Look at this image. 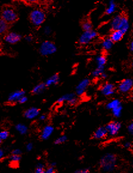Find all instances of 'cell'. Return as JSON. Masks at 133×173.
I'll return each mask as SVG.
<instances>
[{
  "instance_id": "obj_8",
  "label": "cell",
  "mask_w": 133,
  "mask_h": 173,
  "mask_svg": "<svg viewBox=\"0 0 133 173\" xmlns=\"http://www.w3.org/2000/svg\"><path fill=\"white\" fill-rule=\"evenodd\" d=\"M108 133L111 136H116L120 131L121 128V124L118 121H112L107 124L105 127Z\"/></svg>"
},
{
  "instance_id": "obj_7",
  "label": "cell",
  "mask_w": 133,
  "mask_h": 173,
  "mask_svg": "<svg viewBox=\"0 0 133 173\" xmlns=\"http://www.w3.org/2000/svg\"><path fill=\"white\" fill-rule=\"evenodd\" d=\"M133 88V80L132 79H126L122 80L118 85V90L123 94L131 92Z\"/></svg>"
},
{
  "instance_id": "obj_5",
  "label": "cell",
  "mask_w": 133,
  "mask_h": 173,
  "mask_svg": "<svg viewBox=\"0 0 133 173\" xmlns=\"http://www.w3.org/2000/svg\"><path fill=\"white\" fill-rule=\"evenodd\" d=\"M98 35L97 32L92 29L88 31H84L79 38V42L81 44H87L95 39Z\"/></svg>"
},
{
  "instance_id": "obj_40",
  "label": "cell",
  "mask_w": 133,
  "mask_h": 173,
  "mask_svg": "<svg viewBox=\"0 0 133 173\" xmlns=\"http://www.w3.org/2000/svg\"><path fill=\"white\" fill-rule=\"evenodd\" d=\"M27 100H28V99H27V97L26 95H25V96L22 97L20 99V100L19 101L18 103L21 104H25V103H26L27 101Z\"/></svg>"
},
{
  "instance_id": "obj_30",
  "label": "cell",
  "mask_w": 133,
  "mask_h": 173,
  "mask_svg": "<svg viewBox=\"0 0 133 173\" xmlns=\"http://www.w3.org/2000/svg\"><path fill=\"white\" fill-rule=\"evenodd\" d=\"M122 110H123V106L122 105L113 109L112 110V114L114 115V117L115 118H120L121 115V113H122Z\"/></svg>"
},
{
  "instance_id": "obj_42",
  "label": "cell",
  "mask_w": 133,
  "mask_h": 173,
  "mask_svg": "<svg viewBox=\"0 0 133 173\" xmlns=\"http://www.w3.org/2000/svg\"><path fill=\"white\" fill-rule=\"evenodd\" d=\"M47 119V116L45 115H41L39 116V119L41 121H44Z\"/></svg>"
},
{
  "instance_id": "obj_39",
  "label": "cell",
  "mask_w": 133,
  "mask_h": 173,
  "mask_svg": "<svg viewBox=\"0 0 133 173\" xmlns=\"http://www.w3.org/2000/svg\"><path fill=\"white\" fill-rule=\"evenodd\" d=\"M45 173H56V168L49 166V167L46 169Z\"/></svg>"
},
{
  "instance_id": "obj_25",
  "label": "cell",
  "mask_w": 133,
  "mask_h": 173,
  "mask_svg": "<svg viewBox=\"0 0 133 173\" xmlns=\"http://www.w3.org/2000/svg\"><path fill=\"white\" fill-rule=\"evenodd\" d=\"M117 8V4L114 0H112L109 2V5L106 10V14L108 15H110L113 14Z\"/></svg>"
},
{
  "instance_id": "obj_23",
  "label": "cell",
  "mask_w": 133,
  "mask_h": 173,
  "mask_svg": "<svg viewBox=\"0 0 133 173\" xmlns=\"http://www.w3.org/2000/svg\"><path fill=\"white\" fill-rule=\"evenodd\" d=\"M114 42L112 41V40L109 38H106L104 39L102 43V46L103 49L105 50H109L112 49L113 45H114Z\"/></svg>"
},
{
  "instance_id": "obj_48",
  "label": "cell",
  "mask_w": 133,
  "mask_h": 173,
  "mask_svg": "<svg viewBox=\"0 0 133 173\" xmlns=\"http://www.w3.org/2000/svg\"><path fill=\"white\" fill-rule=\"evenodd\" d=\"M131 65H132V67L133 68V61H132V64H131Z\"/></svg>"
},
{
  "instance_id": "obj_36",
  "label": "cell",
  "mask_w": 133,
  "mask_h": 173,
  "mask_svg": "<svg viewBox=\"0 0 133 173\" xmlns=\"http://www.w3.org/2000/svg\"><path fill=\"white\" fill-rule=\"evenodd\" d=\"M74 173H90V171L88 169H82L76 170Z\"/></svg>"
},
{
  "instance_id": "obj_37",
  "label": "cell",
  "mask_w": 133,
  "mask_h": 173,
  "mask_svg": "<svg viewBox=\"0 0 133 173\" xmlns=\"http://www.w3.org/2000/svg\"><path fill=\"white\" fill-rule=\"evenodd\" d=\"M33 148V145L32 143H28L26 145V150L27 152H30Z\"/></svg>"
},
{
  "instance_id": "obj_17",
  "label": "cell",
  "mask_w": 133,
  "mask_h": 173,
  "mask_svg": "<svg viewBox=\"0 0 133 173\" xmlns=\"http://www.w3.org/2000/svg\"><path fill=\"white\" fill-rule=\"evenodd\" d=\"M129 27H130L129 21L127 17L123 15L119 30L121 31L124 34H125L127 32V31L129 30Z\"/></svg>"
},
{
  "instance_id": "obj_26",
  "label": "cell",
  "mask_w": 133,
  "mask_h": 173,
  "mask_svg": "<svg viewBox=\"0 0 133 173\" xmlns=\"http://www.w3.org/2000/svg\"><path fill=\"white\" fill-rule=\"evenodd\" d=\"M8 23L4 21L2 18H0V35L4 34L7 29H8Z\"/></svg>"
},
{
  "instance_id": "obj_45",
  "label": "cell",
  "mask_w": 133,
  "mask_h": 173,
  "mask_svg": "<svg viewBox=\"0 0 133 173\" xmlns=\"http://www.w3.org/2000/svg\"><path fill=\"white\" fill-rule=\"evenodd\" d=\"M129 49L130 50V51L133 53V40L130 43V45H129Z\"/></svg>"
},
{
  "instance_id": "obj_24",
  "label": "cell",
  "mask_w": 133,
  "mask_h": 173,
  "mask_svg": "<svg viewBox=\"0 0 133 173\" xmlns=\"http://www.w3.org/2000/svg\"><path fill=\"white\" fill-rule=\"evenodd\" d=\"M121 102L120 100H118V99H114L112 101H110L109 103H108L106 106V107L107 109L108 110H112L113 109L121 106Z\"/></svg>"
},
{
  "instance_id": "obj_46",
  "label": "cell",
  "mask_w": 133,
  "mask_h": 173,
  "mask_svg": "<svg viewBox=\"0 0 133 173\" xmlns=\"http://www.w3.org/2000/svg\"><path fill=\"white\" fill-rule=\"evenodd\" d=\"M100 77H101L102 79H106L107 77H108V75H107V74H106L105 73H103Z\"/></svg>"
},
{
  "instance_id": "obj_14",
  "label": "cell",
  "mask_w": 133,
  "mask_h": 173,
  "mask_svg": "<svg viewBox=\"0 0 133 173\" xmlns=\"http://www.w3.org/2000/svg\"><path fill=\"white\" fill-rule=\"evenodd\" d=\"M54 131V127L51 125H47L45 126L41 133V139L42 140H47L53 134Z\"/></svg>"
},
{
  "instance_id": "obj_20",
  "label": "cell",
  "mask_w": 133,
  "mask_h": 173,
  "mask_svg": "<svg viewBox=\"0 0 133 173\" xmlns=\"http://www.w3.org/2000/svg\"><path fill=\"white\" fill-rule=\"evenodd\" d=\"M46 85L44 83H41L33 87V88L32 90V93L35 95H39L45 91L46 88Z\"/></svg>"
},
{
  "instance_id": "obj_44",
  "label": "cell",
  "mask_w": 133,
  "mask_h": 173,
  "mask_svg": "<svg viewBox=\"0 0 133 173\" xmlns=\"http://www.w3.org/2000/svg\"><path fill=\"white\" fill-rule=\"evenodd\" d=\"M132 143H130V142H127V143H126L124 144V147H125L126 148H127V149H130V148L132 147Z\"/></svg>"
},
{
  "instance_id": "obj_34",
  "label": "cell",
  "mask_w": 133,
  "mask_h": 173,
  "mask_svg": "<svg viewBox=\"0 0 133 173\" xmlns=\"http://www.w3.org/2000/svg\"><path fill=\"white\" fill-rule=\"evenodd\" d=\"M43 32H44V34H45L47 35H50L51 34V28L49 26H45L44 28Z\"/></svg>"
},
{
  "instance_id": "obj_3",
  "label": "cell",
  "mask_w": 133,
  "mask_h": 173,
  "mask_svg": "<svg viewBox=\"0 0 133 173\" xmlns=\"http://www.w3.org/2000/svg\"><path fill=\"white\" fill-rule=\"evenodd\" d=\"M57 51L56 44L51 41H43L39 47V53L41 55L47 56L51 55Z\"/></svg>"
},
{
  "instance_id": "obj_29",
  "label": "cell",
  "mask_w": 133,
  "mask_h": 173,
  "mask_svg": "<svg viewBox=\"0 0 133 173\" xmlns=\"http://www.w3.org/2000/svg\"><path fill=\"white\" fill-rule=\"evenodd\" d=\"M45 166L42 163H38L35 167L34 173H45Z\"/></svg>"
},
{
  "instance_id": "obj_18",
  "label": "cell",
  "mask_w": 133,
  "mask_h": 173,
  "mask_svg": "<svg viewBox=\"0 0 133 173\" xmlns=\"http://www.w3.org/2000/svg\"><path fill=\"white\" fill-rule=\"evenodd\" d=\"M60 81V77L57 74H55L50 76L45 82V84L46 86H51L53 85H57L59 83Z\"/></svg>"
},
{
  "instance_id": "obj_38",
  "label": "cell",
  "mask_w": 133,
  "mask_h": 173,
  "mask_svg": "<svg viewBox=\"0 0 133 173\" xmlns=\"http://www.w3.org/2000/svg\"><path fill=\"white\" fill-rule=\"evenodd\" d=\"M127 129H128V131L129 133L132 134V136H133V121H132L129 125L128 127H127Z\"/></svg>"
},
{
  "instance_id": "obj_11",
  "label": "cell",
  "mask_w": 133,
  "mask_h": 173,
  "mask_svg": "<svg viewBox=\"0 0 133 173\" xmlns=\"http://www.w3.org/2000/svg\"><path fill=\"white\" fill-rule=\"evenodd\" d=\"M25 91L23 90H17L11 92L8 97L7 101L10 104H14L18 103L20 99L25 95Z\"/></svg>"
},
{
  "instance_id": "obj_33",
  "label": "cell",
  "mask_w": 133,
  "mask_h": 173,
  "mask_svg": "<svg viewBox=\"0 0 133 173\" xmlns=\"http://www.w3.org/2000/svg\"><path fill=\"white\" fill-rule=\"evenodd\" d=\"M10 136V134L8 133V131H0V139L2 141L5 140L6 139H7Z\"/></svg>"
},
{
  "instance_id": "obj_35",
  "label": "cell",
  "mask_w": 133,
  "mask_h": 173,
  "mask_svg": "<svg viewBox=\"0 0 133 173\" xmlns=\"http://www.w3.org/2000/svg\"><path fill=\"white\" fill-rule=\"evenodd\" d=\"M22 154V151L19 149H14L12 152H11V155H19L21 156Z\"/></svg>"
},
{
  "instance_id": "obj_19",
  "label": "cell",
  "mask_w": 133,
  "mask_h": 173,
  "mask_svg": "<svg viewBox=\"0 0 133 173\" xmlns=\"http://www.w3.org/2000/svg\"><path fill=\"white\" fill-rule=\"evenodd\" d=\"M124 35V34L120 30L114 31L111 35L110 38L114 43H116L121 41L123 39Z\"/></svg>"
},
{
  "instance_id": "obj_10",
  "label": "cell",
  "mask_w": 133,
  "mask_h": 173,
  "mask_svg": "<svg viewBox=\"0 0 133 173\" xmlns=\"http://www.w3.org/2000/svg\"><path fill=\"white\" fill-rule=\"evenodd\" d=\"M100 92L105 97L111 96L115 93V86L111 83H106L101 86Z\"/></svg>"
},
{
  "instance_id": "obj_12",
  "label": "cell",
  "mask_w": 133,
  "mask_h": 173,
  "mask_svg": "<svg viewBox=\"0 0 133 173\" xmlns=\"http://www.w3.org/2000/svg\"><path fill=\"white\" fill-rule=\"evenodd\" d=\"M21 40V36L19 34L14 32L7 33L4 37V41L10 44L17 43Z\"/></svg>"
},
{
  "instance_id": "obj_32",
  "label": "cell",
  "mask_w": 133,
  "mask_h": 173,
  "mask_svg": "<svg viewBox=\"0 0 133 173\" xmlns=\"http://www.w3.org/2000/svg\"><path fill=\"white\" fill-rule=\"evenodd\" d=\"M8 160L11 163H18L21 160V156L16 155H11Z\"/></svg>"
},
{
  "instance_id": "obj_21",
  "label": "cell",
  "mask_w": 133,
  "mask_h": 173,
  "mask_svg": "<svg viewBox=\"0 0 133 173\" xmlns=\"http://www.w3.org/2000/svg\"><path fill=\"white\" fill-rule=\"evenodd\" d=\"M96 64H97V68L105 69V66L107 62V59L105 56L104 55L98 56L96 58Z\"/></svg>"
},
{
  "instance_id": "obj_28",
  "label": "cell",
  "mask_w": 133,
  "mask_h": 173,
  "mask_svg": "<svg viewBox=\"0 0 133 173\" xmlns=\"http://www.w3.org/2000/svg\"><path fill=\"white\" fill-rule=\"evenodd\" d=\"M68 140V137L65 135H63L61 136L60 137H59L58 138H57L55 141H54V144L56 145H62L63 143H65L66 142H67Z\"/></svg>"
},
{
  "instance_id": "obj_2",
  "label": "cell",
  "mask_w": 133,
  "mask_h": 173,
  "mask_svg": "<svg viewBox=\"0 0 133 173\" xmlns=\"http://www.w3.org/2000/svg\"><path fill=\"white\" fill-rule=\"evenodd\" d=\"M31 23L35 26H40L45 20L46 15L41 9L33 10L29 16Z\"/></svg>"
},
{
  "instance_id": "obj_6",
  "label": "cell",
  "mask_w": 133,
  "mask_h": 173,
  "mask_svg": "<svg viewBox=\"0 0 133 173\" xmlns=\"http://www.w3.org/2000/svg\"><path fill=\"white\" fill-rule=\"evenodd\" d=\"M78 98L75 93H69L62 95L57 100V103H63L64 102L68 103L71 106H75L77 104Z\"/></svg>"
},
{
  "instance_id": "obj_31",
  "label": "cell",
  "mask_w": 133,
  "mask_h": 173,
  "mask_svg": "<svg viewBox=\"0 0 133 173\" xmlns=\"http://www.w3.org/2000/svg\"><path fill=\"white\" fill-rule=\"evenodd\" d=\"M103 73H105V69L96 68L92 72V76L94 77H100Z\"/></svg>"
},
{
  "instance_id": "obj_49",
  "label": "cell",
  "mask_w": 133,
  "mask_h": 173,
  "mask_svg": "<svg viewBox=\"0 0 133 173\" xmlns=\"http://www.w3.org/2000/svg\"><path fill=\"white\" fill-rule=\"evenodd\" d=\"M2 140H1V139H0V145H1V143H2Z\"/></svg>"
},
{
  "instance_id": "obj_47",
  "label": "cell",
  "mask_w": 133,
  "mask_h": 173,
  "mask_svg": "<svg viewBox=\"0 0 133 173\" xmlns=\"http://www.w3.org/2000/svg\"><path fill=\"white\" fill-rule=\"evenodd\" d=\"M131 98L133 100V89L132 90V91H131Z\"/></svg>"
},
{
  "instance_id": "obj_16",
  "label": "cell",
  "mask_w": 133,
  "mask_h": 173,
  "mask_svg": "<svg viewBox=\"0 0 133 173\" xmlns=\"http://www.w3.org/2000/svg\"><path fill=\"white\" fill-rule=\"evenodd\" d=\"M122 17H123V15L118 14V15L115 16L112 19V20H111V28L113 30V31H114L119 30Z\"/></svg>"
},
{
  "instance_id": "obj_9",
  "label": "cell",
  "mask_w": 133,
  "mask_h": 173,
  "mask_svg": "<svg viewBox=\"0 0 133 173\" xmlns=\"http://www.w3.org/2000/svg\"><path fill=\"white\" fill-rule=\"evenodd\" d=\"M90 84V80L88 78L84 79L82 80L77 86L75 88V94L77 96L82 95L87 89L88 87Z\"/></svg>"
},
{
  "instance_id": "obj_13",
  "label": "cell",
  "mask_w": 133,
  "mask_h": 173,
  "mask_svg": "<svg viewBox=\"0 0 133 173\" xmlns=\"http://www.w3.org/2000/svg\"><path fill=\"white\" fill-rule=\"evenodd\" d=\"M39 115V110L36 107H30L24 112V117L29 120H33Z\"/></svg>"
},
{
  "instance_id": "obj_41",
  "label": "cell",
  "mask_w": 133,
  "mask_h": 173,
  "mask_svg": "<svg viewBox=\"0 0 133 173\" xmlns=\"http://www.w3.org/2000/svg\"><path fill=\"white\" fill-rule=\"evenodd\" d=\"M25 40L26 41H27V42H31L32 41V40H33V38H32V37L31 36V35H27V36H26L25 37Z\"/></svg>"
},
{
  "instance_id": "obj_43",
  "label": "cell",
  "mask_w": 133,
  "mask_h": 173,
  "mask_svg": "<svg viewBox=\"0 0 133 173\" xmlns=\"http://www.w3.org/2000/svg\"><path fill=\"white\" fill-rule=\"evenodd\" d=\"M4 155H5V153H4V151H3L2 149L0 148V160H2L4 157Z\"/></svg>"
},
{
  "instance_id": "obj_1",
  "label": "cell",
  "mask_w": 133,
  "mask_h": 173,
  "mask_svg": "<svg viewBox=\"0 0 133 173\" xmlns=\"http://www.w3.org/2000/svg\"><path fill=\"white\" fill-rule=\"evenodd\" d=\"M117 166V157L113 154H106L103 155L99 162L100 170L105 173L113 172Z\"/></svg>"
},
{
  "instance_id": "obj_22",
  "label": "cell",
  "mask_w": 133,
  "mask_h": 173,
  "mask_svg": "<svg viewBox=\"0 0 133 173\" xmlns=\"http://www.w3.org/2000/svg\"><path fill=\"white\" fill-rule=\"evenodd\" d=\"M16 130L21 135L24 136L26 135L28 132V128L27 127L23 124H17L15 126Z\"/></svg>"
},
{
  "instance_id": "obj_4",
  "label": "cell",
  "mask_w": 133,
  "mask_h": 173,
  "mask_svg": "<svg viewBox=\"0 0 133 173\" xmlns=\"http://www.w3.org/2000/svg\"><path fill=\"white\" fill-rule=\"evenodd\" d=\"M1 18L7 23H13L17 20V14L13 8L6 7L2 11Z\"/></svg>"
},
{
  "instance_id": "obj_50",
  "label": "cell",
  "mask_w": 133,
  "mask_h": 173,
  "mask_svg": "<svg viewBox=\"0 0 133 173\" xmlns=\"http://www.w3.org/2000/svg\"></svg>"
},
{
  "instance_id": "obj_15",
  "label": "cell",
  "mask_w": 133,
  "mask_h": 173,
  "mask_svg": "<svg viewBox=\"0 0 133 173\" xmlns=\"http://www.w3.org/2000/svg\"><path fill=\"white\" fill-rule=\"evenodd\" d=\"M108 135L107 130L105 127H100L98 128L93 133V138L96 140H100L105 138Z\"/></svg>"
},
{
  "instance_id": "obj_27",
  "label": "cell",
  "mask_w": 133,
  "mask_h": 173,
  "mask_svg": "<svg viewBox=\"0 0 133 173\" xmlns=\"http://www.w3.org/2000/svg\"><path fill=\"white\" fill-rule=\"evenodd\" d=\"M82 28L84 31H88L92 30L93 25L89 20H85L82 23Z\"/></svg>"
}]
</instances>
